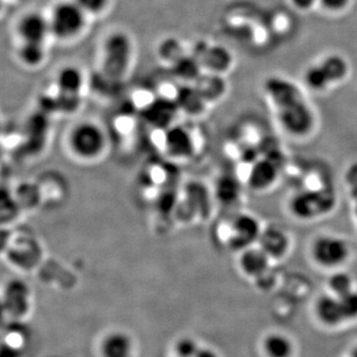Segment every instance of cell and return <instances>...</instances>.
I'll return each mask as SVG.
<instances>
[{
  "label": "cell",
  "mask_w": 357,
  "mask_h": 357,
  "mask_svg": "<svg viewBox=\"0 0 357 357\" xmlns=\"http://www.w3.org/2000/svg\"><path fill=\"white\" fill-rule=\"evenodd\" d=\"M107 139L100 126L83 123L70 131L68 149L82 162H95L102 158L107 149Z\"/></svg>",
  "instance_id": "obj_1"
},
{
  "label": "cell",
  "mask_w": 357,
  "mask_h": 357,
  "mask_svg": "<svg viewBox=\"0 0 357 357\" xmlns=\"http://www.w3.org/2000/svg\"><path fill=\"white\" fill-rule=\"evenodd\" d=\"M84 10L76 2H63L54 10L51 30L61 38L74 36L84 25Z\"/></svg>",
  "instance_id": "obj_2"
},
{
  "label": "cell",
  "mask_w": 357,
  "mask_h": 357,
  "mask_svg": "<svg viewBox=\"0 0 357 357\" xmlns=\"http://www.w3.org/2000/svg\"><path fill=\"white\" fill-rule=\"evenodd\" d=\"M131 45L124 34H114L105 44V72L112 77H119L128 68Z\"/></svg>",
  "instance_id": "obj_3"
},
{
  "label": "cell",
  "mask_w": 357,
  "mask_h": 357,
  "mask_svg": "<svg viewBox=\"0 0 357 357\" xmlns=\"http://www.w3.org/2000/svg\"><path fill=\"white\" fill-rule=\"evenodd\" d=\"M281 123L289 132L302 135L309 132L312 126V114L302 100L289 103L279 109Z\"/></svg>",
  "instance_id": "obj_4"
},
{
  "label": "cell",
  "mask_w": 357,
  "mask_h": 357,
  "mask_svg": "<svg viewBox=\"0 0 357 357\" xmlns=\"http://www.w3.org/2000/svg\"><path fill=\"white\" fill-rule=\"evenodd\" d=\"M314 259L326 267L340 265L347 257V244L335 237H321L312 248Z\"/></svg>",
  "instance_id": "obj_5"
},
{
  "label": "cell",
  "mask_w": 357,
  "mask_h": 357,
  "mask_svg": "<svg viewBox=\"0 0 357 357\" xmlns=\"http://www.w3.org/2000/svg\"><path fill=\"white\" fill-rule=\"evenodd\" d=\"M333 206V196L328 191L303 192L293 199L294 213L300 218H312Z\"/></svg>",
  "instance_id": "obj_6"
},
{
  "label": "cell",
  "mask_w": 357,
  "mask_h": 357,
  "mask_svg": "<svg viewBox=\"0 0 357 357\" xmlns=\"http://www.w3.org/2000/svg\"><path fill=\"white\" fill-rule=\"evenodd\" d=\"M259 236V225L250 215H241L232 225L230 243L234 248H248Z\"/></svg>",
  "instance_id": "obj_7"
},
{
  "label": "cell",
  "mask_w": 357,
  "mask_h": 357,
  "mask_svg": "<svg viewBox=\"0 0 357 357\" xmlns=\"http://www.w3.org/2000/svg\"><path fill=\"white\" fill-rule=\"evenodd\" d=\"M29 289L20 281H13L7 285L6 299L7 311L13 314H22L29 306Z\"/></svg>",
  "instance_id": "obj_8"
},
{
  "label": "cell",
  "mask_w": 357,
  "mask_h": 357,
  "mask_svg": "<svg viewBox=\"0 0 357 357\" xmlns=\"http://www.w3.org/2000/svg\"><path fill=\"white\" fill-rule=\"evenodd\" d=\"M51 26L43 16L37 13L26 15L20 22V31L25 42L42 43Z\"/></svg>",
  "instance_id": "obj_9"
},
{
  "label": "cell",
  "mask_w": 357,
  "mask_h": 357,
  "mask_svg": "<svg viewBox=\"0 0 357 357\" xmlns=\"http://www.w3.org/2000/svg\"><path fill=\"white\" fill-rule=\"evenodd\" d=\"M100 351L102 357H131L132 340L124 333H110L102 340Z\"/></svg>",
  "instance_id": "obj_10"
},
{
  "label": "cell",
  "mask_w": 357,
  "mask_h": 357,
  "mask_svg": "<svg viewBox=\"0 0 357 357\" xmlns=\"http://www.w3.org/2000/svg\"><path fill=\"white\" fill-rule=\"evenodd\" d=\"M268 93L271 96L274 102L280 107H285L289 103L302 100L299 89L289 82L281 79H271L266 84Z\"/></svg>",
  "instance_id": "obj_11"
},
{
  "label": "cell",
  "mask_w": 357,
  "mask_h": 357,
  "mask_svg": "<svg viewBox=\"0 0 357 357\" xmlns=\"http://www.w3.org/2000/svg\"><path fill=\"white\" fill-rule=\"evenodd\" d=\"M278 167L275 166L269 160L264 159L258 161L253 166L249 175V184L255 189H265L274 182L277 176Z\"/></svg>",
  "instance_id": "obj_12"
},
{
  "label": "cell",
  "mask_w": 357,
  "mask_h": 357,
  "mask_svg": "<svg viewBox=\"0 0 357 357\" xmlns=\"http://www.w3.org/2000/svg\"><path fill=\"white\" fill-rule=\"evenodd\" d=\"M260 245L268 256L279 257L288 248V238L281 230L270 229L265 230L260 236Z\"/></svg>",
  "instance_id": "obj_13"
},
{
  "label": "cell",
  "mask_w": 357,
  "mask_h": 357,
  "mask_svg": "<svg viewBox=\"0 0 357 357\" xmlns=\"http://www.w3.org/2000/svg\"><path fill=\"white\" fill-rule=\"evenodd\" d=\"M195 82V88L206 102L218 100L225 93V82L218 75H201Z\"/></svg>",
  "instance_id": "obj_14"
},
{
  "label": "cell",
  "mask_w": 357,
  "mask_h": 357,
  "mask_svg": "<svg viewBox=\"0 0 357 357\" xmlns=\"http://www.w3.org/2000/svg\"><path fill=\"white\" fill-rule=\"evenodd\" d=\"M231 57L227 49L223 47H206L203 55L199 59L201 65L206 66L215 72H222L229 67Z\"/></svg>",
  "instance_id": "obj_15"
},
{
  "label": "cell",
  "mask_w": 357,
  "mask_h": 357,
  "mask_svg": "<svg viewBox=\"0 0 357 357\" xmlns=\"http://www.w3.org/2000/svg\"><path fill=\"white\" fill-rule=\"evenodd\" d=\"M267 266L268 255L262 249H249L241 257L243 271L251 276H261L266 271Z\"/></svg>",
  "instance_id": "obj_16"
},
{
  "label": "cell",
  "mask_w": 357,
  "mask_h": 357,
  "mask_svg": "<svg viewBox=\"0 0 357 357\" xmlns=\"http://www.w3.org/2000/svg\"><path fill=\"white\" fill-rule=\"evenodd\" d=\"M317 311L319 319L328 325H335L344 319L340 300L330 296L319 299Z\"/></svg>",
  "instance_id": "obj_17"
},
{
  "label": "cell",
  "mask_w": 357,
  "mask_h": 357,
  "mask_svg": "<svg viewBox=\"0 0 357 357\" xmlns=\"http://www.w3.org/2000/svg\"><path fill=\"white\" fill-rule=\"evenodd\" d=\"M176 102L185 112L189 114H198L203 109L206 100L202 98L195 86H185L178 89L176 96Z\"/></svg>",
  "instance_id": "obj_18"
},
{
  "label": "cell",
  "mask_w": 357,
  "mask_h": 357,
  "mask_svg": "<svg viewBox=\"0 0 357 357\" xmlns=\"http://www.w3.org/2000/svg\"><path fill=\"white\" fill-rule=\"evenodd\" d=\"M201 66L194 56H182L174 62V72L181 79L196 81L201 76Z\"/></svg>",
  "instance_id": "obj_19"
},
{
  "label": "cell",
  "mask_w": 357,
  "mask_h": 357,
  "mask_svg": "<svg viewBox=\"0 0 357 357\" xmlns=\"http://www.w3.org/2000/svg\"><path fill=\"white\" fill-rule=\"evenodd\" d=\"M265 351L269 357H289L292 354V344L282 335H271L265 340Z\"/></svg>",
  "instance_id": "obj_20"
},
{
  "label": "cell",
  "mask_w": 357,
  "mask_h": 357,
  "mask_svg": "<svg viewBox=\"0 0 357 357\" xmlns=\"http://www.w3.org/2000/svg\"><path fill=\"white\" fill-rule=\"evenodd\" d=\"M59 86L65 93H77L81 89L83 77L81 73L74 67H67L59 75Z\"/></svg>",
  "instance_id": "obj_21"
},
{
  "label": "cell",
  "mask_w": 357,
  "mask_h": 357,
  "mask_svg": "<svg viewBox=\"0 0 357 357\" xmlns=\"http://www.w3.org/2000/svg\"><path fill=\"white\" fill-rule=\"evenodd\" d=\"M321 67L330 82L340 81L347 74V65H345L344 61L340 57L326 59Z\"/></svg>",
  "instance_id": "obj_22"
},
{
  "label": "cell",
  "mask_w": 357,
  "mask_h": 357,
  "mask_svg": "<svg viewBox=\"0 0 357 357\" xmlns=\"http://www.w3.org/2000/svg\"><path fill=\"white\" fill-rule=\"evenodd\" d=\"M20 56L27 64H38L44 57L43 46L37 42H25L21 48Z\"/></svg>",
  "instance_id": "obj_23"
},
{
  "label": "cell",
  "mask_w": 357,
  "mask_h": 357,
  "mask_svg": "<svg viewBox=\"0 0 357 357\" xmlns=\"http://www.w3.org/2000/svg\"><path fill=\"white\" fill-rule=\"evenodd\" d=\"M344 319H354L357 317V293L351 292L338 297Z\"/></svg>",
  "instance_id": "obj_24"
},
{
  "label": "cell",
  "mask_w": 357,
  "mask_h": 357,
  "mask_svg": "<svg viewBox=\"0 0 357 357\" xmlns=\"http://www.w3.org/2000/svg\"><path fill=\"white\" fill-rule=\"evenodd\" d=\"M351 279L349 275L337 273L330 280L331 289L337 294L338 297L351 291Z\"/></svg>",
  "instance_id": "obj_25"
},
{
  "label": "cell",
  "mask_w": 357,
  "mask_h": 357,
  "mask_svg": "<svg viewBox=\"0 0 357 357\" xmlns=\"http://www.w3.org/2000/svg\"><path fill=\"white\" fill-rule=\"evenodd\" d=\"M160 54L166 60L173 61V62L183 56L181 45L175 39H166L160 47Z\"/></svg>",
  "instance_id": "obj_26"
},
{
  "label": "cell",
  "mask_w": 357,
  "mask_h": 357,
  "mask_svg": "<svg viewBox=\"0 0 357 357\" xmlns=\"http://www.w3.org/2000/svg\"><path fill=\"white\" fill-rule=\"evenodd\" d=\"M306 79L307 84L314 89H324L330 83L321 67H314L307 70Z\"/></svg>",
  "instance_id": "obj_27"
},
{
  "label": "cell",
  "mask_w": 357,
  "mask_h": 357,
  "mask_svg": "<svg viewBox=\"0 0 357 357\" xmlns=\"http://www.w3.org/2000/svg\"><path fill=\"white\" fill-rule=\"evenodd\" d=\"M199 349L198 344L190 337L181 338L175 347L177 357H195Z\"/></svg>",
  "instance_id": "obj_28"
},
{
  "label": "cell",
  "mask_w": 357,
  "mask_h": 357,
  "mask_svg": "<svg viewBox=\"0 0 357 357\" xmlns=\"http://www.w3.org/2000/svg\"><path fill=\"white\" fill-rule=\"evenodd\" d=\"M220 192H222L223 199L229 202L234 201L238 196V183L234 178H227L222 183V187H220Z\"/></svg>",
  "instance_id": "obj_29"
},
{
  "label": "cell",
  "mask_w": 357,
  "mask_h": 357,
  "mask_svg": "<svg viewBox=\"0 0 357 357\" xmlns=\"http://www.w3.org/2000/svg\"><path fill=\"white\" fill-rule=\"evenodd\" d=\"M107 0H76L77 6L81 7L84 11L96 13L105 7Z\"/></svg>",
  "instance_id": "obj_30"
},
{
  "label": "cell",
  "mask_w": 357,
  "mask_h": 357,
  "mask_svg": "<svg viewBox=\"0 0 357 357\" xmlns=\"http://www.w3.org/2000/svg\"><path fill=\"white\" fill-rule=\"evenodd\" d=\"M324 6L330 9H340L345 6L347 0H321Z\"/></svg>",
  "instance_id": "obj_31"
},
{
  "label": "cell",
  "mask_w": 357,
  "mask_h": 357,
  "mask_svg": "<svg viewBox=\"0 0 357 357\" xmlns=\"http://www.w3.org/2000/svg\"><path fill=\"white\" fill-rule=\"evenodd\" d=\"M195 357H218L215 351H211L210 349H202L199 347L198 354Z\"/></svg>",
  "instance_id": "obj_32"
},
{
  "label": "cell",
  "mask_w": 357,
  "mask_h": 357,
  "mask_svg": "<svg viewBox=\"0 0 357 357\" xmlns=\"http://www.w3.org/2000/svg\"><path fill=\"white\" fill-rule=\"evenodd\" d=\"M347 178H349V183H351V185L357 184V166L351 167L349 175H347Z\"/></svg>",
  "instance_id": "obj_33"
},
{
  "label": "cell",
  "mask_w": 357,
  "mask_h": 357,
  "mask_svg": "<svg viewBox=\"0 0 357 357\" xmlns=\"http://www.w3.org/2000/svg\"><path fill=\"white\" fill-rule=\"evenodd\" d=\"M293 1L295 2L296 6L306 8V7L312 6L314 0H293Z\"/></svg>",
  "instance_id": "obj_34"
},
{
  "label": "cell",
  "mask_w": 357,
  "mask_h": 357,
  "mask_svg": "<svg viewBox=\"0 0 357 357\" xmlns=\"http://www.w3.org/2000/svg\"><path fill=\"white\" fill-rule=\"evenodd\" d=\"M351 194L352 197H354V198L356 199L357 202V184L352 185Z\"/></svg>",
  "instance_id": "obj_35"
},
{
  "label": "cell",
  "mask_w": 357,
  "mask_h": 357,
  "mask_svg": "<svg viewBox=\"0 0 357 357\" xmlns=\"http://www.w3.org/2000/svg\"><path fill=\"white\" fill-rule=\"evenodd\" d=\"M352 357H357V347L354 349V352H352Z\"/></svg>",
  "instance_id": "obj_36"
},
{
  "label": "cell",
  "mask_w": 357,
  "mask_h": 357,
  "mask_svg": "<svg viewBox=\"0 0 357 357\" xmlns=\"http://www.w3.org/2000/svg\"><path fill=\"white\" fill-rule=\"evenodd\" d=\"M356 215H357V204H356Z\"/></svg>",
  "instance_id": "obj_37"
}]
</instances>
